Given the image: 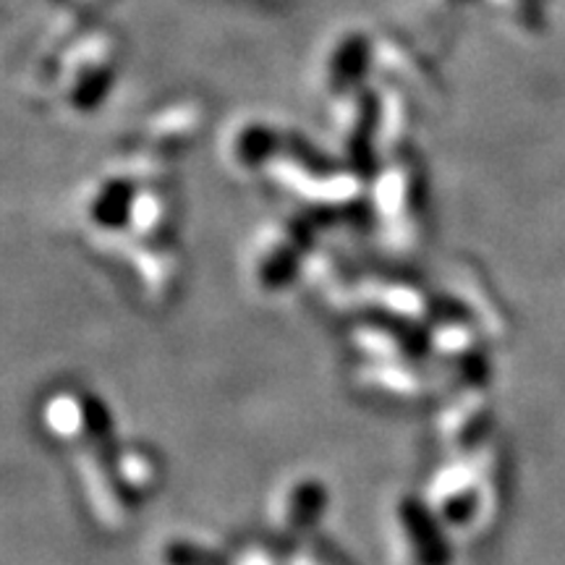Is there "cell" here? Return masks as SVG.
Here are the masks:
<instances>
[{
    "label": "cell",
    "mask_w": 565,
    "mask_h": 565,
    "mask_svg": "<svg viewBox=\"0 0 565 565\" xmlns=\"http://www.w3.org/2000/svg\"><path fill=\"white\" fill-rule=\"evenodd\" d=\"M82 412V429L87 437V448L95 461V469L100 471L103 484L108 487L113 503L129 508L137 505V494L124 479V461H121V448L116 440V427H113L108 406L103 404L97 395H82L79 401Z\"/></svg>",
    "instance_id": "1"
},
{
    "label": "cell",
    "mask_w": 565,
    "mask_h": 565,
    "mask_svg": "<svg viewBox=\"0 0 565 565\" xmlns=\"http://www.w3.org/2000/svg\"><path fill=\"white\" fill-rule=\"evenodd\" d=\"M374 45L364 32H349L330 47L324 61V87L330 95H353L364 89V79L370 74Z\"/></svg>",
    "instance_id": "2"
},
{
    "label": "cell",
    "mask_w": 565,
    "mask_h": 565,
    "mask_svg": "<svg viewBox=\"0 0 565 565\" xmlns=\"http://www.w3.org/2000/svg\"><path fill=\"white\" fill-rule=\"evenodd\" d=\"M398 519L419 565L454 563V550H450V542L443 532L440 521L435 519V513L429 511L419 498H412V494H408V498L401 500Z\"/></svg>",
    "instance_id": "3"
},
{
    "label": "cell",
    "mask_w": 565,
    "mask_h": 565,
    "mask_svg": "<svg viewBox=\"0 0 565 565\" xmlns=\"http://www.w3.org/2000/svg\"><path fill=\"white\" fill-rule=\"evenodd\" d=\"M309 246V228H303L299 223H291L278 242L273 244V249L265 254L263 263H259V282L265 288H282L291 282V278L299 270L303 252Z\"/></svg>",
    "instance_id": "4"
},
{
    "label": "cell",
    "mask_w": 565,
    "mask_h": 565,
    "mask_svg": "<svg viewBox=\"0 0 565 565\" xmlns=\"http://www.w3.org/2000/svg\"><path fill=\"white\" fill-rule=\"evenodd\" d=\"M137 215V189L126 179H108L89 200V217L97 228L121 231Z\"/></svg>",
    "instance_id": "5"
},
{
    "label": "cell",
    "mask_w": 565,
    "mask_h": 565,
    "mask_svg": "<svg viewBox=\"0 0 565 565\" xmlns=\"http://www.w3.org/2000/svg\"><path fill=\"white\" fill-rule=\"evenodd\" d=\"M282 147H286V137H282L275 126L263 121H252L242 126V129L233 134L231 141L233 160H236L238 166L249 168V171L270 166V162L282 152Z\"/></svg>",
    "instance_id": "6"
},
{
    "label": "cell",
    "mask_w": 565,
    "mask_h": 565,
    "mask_svg": "<svg viewBox=\"0 0 565 565\" xmlns=\"http://www.w3.org/2000/svg\"><path fill=\"white\" fill-rule=\"evenodd\" d=\"M380 124V100L374 97L370 89L356 92V105H353V113L349 118V126H345L343 145L349 154L356 162H366L372 158V145L374 134H377Z\"/></svg>",
    "instance_id": "7"
},
{
    "label": "cell",
    "mask_w": 565,
    "mask_h": 565,
    "mask_svg": "<svg viewBox=\"0 0 565 565\" xmlns=\"http://www.w3.org/2000/svg\"><path fill=\"white\" fill-rule=\"evenodd\" d=\"M330 492L320 479H301L288 494L286 521L294 534H309L328 511Z\"/></svg>",
    "instance_id": "8"
},
{
    "label": "cell",
    "mask_w": 565,
    "mask_h": 565,
    "mask_svg": "<svg viewBox=\"0 0 565 565\" xmlns=\"http://www.w3.org/2000/svg\"><path fill=\"white\" fill-rule=\"evenodd\" d=\"M162 563L166 565H231L221 553L207 550L196 542L173 540L162 547Z\"/></svg>",
    "instance_id": "9"
},
{
    "label": "cell",
    "mask_w": 565,
    "mask_h": 565,
    "mask_svg": "<svg viewBox=\"0 0 565 565\" xmlns=\"http://www.w3.org/2000/svg\"><path fill=\"white\" fill-rule=\"evenodd\" d=\"M490 429H492V414L487 412L484 406L471 408V412L461 419V424H458L456 448L475 450L479 443H484V437L490 435Z\"/></svg>",
    "instance_id": "10"
},
{
    "label": "cell",
    "mask_w": 565,
    "mask_h": 565,
    "mask_svg": "<svg viewBox=\"0 0 565 565\" xmlns=\"http://www.w3.org/2000/svg\"><path fill=\"white\" fill-rule=\"evenodd\" d=\"M477 508H479V490H477V487H471V484L456 487V490L450 492L448 498H445L443 515L450 521V524L463 526V524H469L471 519H475Z\"/></svg>",
    "instance_id": "11"
},
{
    "label": "cell",
    "mask_w": 565,
    "mask_h": 565,
    "mask_svg": "<svg viewBox=\"0 0 565 565\" xmlns=\"http://www.w3.org/2000/svg\"><path fill=\"white\" fill-rule=\"evenodd\" d=\"M550 0H515V6H519V17H521V24L526 26H536V30H542L547 21V11L545 6Z\"/></svg>",
    "instance_id": "12"
}]
</instances>
